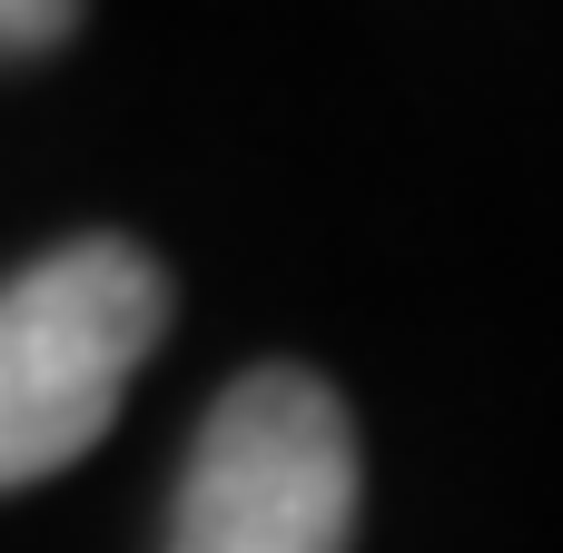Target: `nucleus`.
Here are the masks:
<instances>
[{"label":"nucleus","instance_id":"1","mask_svg":"<svg viewBox=\"0 0 563 553\" xmlns=\"http://www.w3.org/2000/svg\"><path fill=\"white\" fill-rule=\"evenodd\" d=\"M168 327V277L129 237H69L0 287V495L79 465Z\"/></svg>","mask_w":563,"mask_h":553},{"label":"nucleus","instance_id":"2","mask_svg":"<svg viewBox=\"0 0 563 553\" xmlns=\"http://www.w3.org/2000/svg\"><path fill=\"white\" fill-rule=\"evenodd\" d=\"M356 534V425L327 376H238L178 475L168 553H346Z\"/></svg>","mask_w":563,"mask_h":553},{"label":"nucleus","instance_id":"3","mask_svg":"<svg viewBox=\"0 0 563 553\" xmlns=\"http://www.w3.org/2000/svg\"><path fill=\"white\" fill-rule=\"evenodd\" d=\"M69 20H79V0H0V59H30V49L69 40Z\"/></svg>","mask_w":563,"mask_h":553}]
</instances>
